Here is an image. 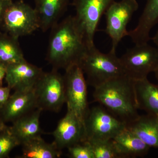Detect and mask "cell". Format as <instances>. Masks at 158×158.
Listing matches in <instances>:
<instances>
[{
    "mask_svg": "<svg viewBox=\"0 0 158 158\" xmlns=\"http://www.w3.org/2000/svg\"><path fill=\"white\" fill-rule=\"evenodd\" d=\"M51 29L46 60L52 69L65 70L79 65L88 47L74 16H68Z\"/></svg>",
    "mask_w": 158,
    "mask_h": 158,
    "instance_id": "obj_1",
    "label": "cell"
},
{
    "mask_svg": "<svg viewBox=\"0 0 158 158\" xmlns=\"http://www.w3.org/2000/svg\"><path fill=\"white\" fill-rule=\"evenodd\" d=\"M94 101L127 124L140 116L136 103L134 80L124 75L94 88Z\"/></svg>",
    "mask_w": 158,
    "mask_h": 158,
    "instance_id": "obj_2",
    "label": "cell"
},
{
    "mask_svg": "<svg viewBox=\"0 0 158 158\" xmlns=\"http://www.w3.org/2000/svg\"><path fill=\"white\" fill-rule=\"evenodd\" d=\"M79 65L86 76L87 83L94 88L111 79L127 75L116 51L111 49L104 53L95 45L88 48Z\"/></svg>",
    "mask_w": 158,
    "mask_h": 158,
    "instance_id": "obj_3",
    "label": "cell"
},
{
    "mask_svg": "<svg viewBox=\"0 0 158 158\" xmlns=\"http://www.w3.org/2000/svg\"><path fill=\"white\" fill-rule=\"evenodd\" d=\"M37 109L58 112L65 103L64 77L52 69L44 72L34 87Z\"/></svg>",
    "mask_w": 158,
    "mask_h": 158,
    "instance_id": "obj_4",
    "label": "cell"
},
{
    "mask_svg": "<svg viewBox=\"0 0 158 158\" xmlns=\"http://www.w3.org/2000/svg\"><path fill=\"white\" fill-rule=\"evenodd\" d=\"M63 77L67 110L74 113L85 125L90 110L85 74L80 65L76 64L65 69Z\"/></svg>",
    "mask_w": 158,
    "mask_h": 158,
    "instance_id": "obj_5",
    "label": "cell"
},
{
    "mask_svg": "<svg viewBox=\"0 0 158 158\" xmlns=\"http://www.w3.org/2000/svg\"><path fill=\"white\" fill-rule=\"evenodd\" d=\"M119 58L127 75L134 80L147 78L158 67V49L148 43L135 44Z\"/></svg>",
    "mask_w": 158,
    "mask_h": 158,
    "instance_id": "obj_6",
    "label": "cell"
},
{
    "mask_svg": "<svg viewBox=\"0 0 158 158\" xmlns=\"http://www.w3.org/2000/svg\"><path fill=\"white\" fill-rule=\"evenodd\" d=\"M115 0H73L75 18L88 48L95 45L94 35L101 18Z\"/></svg>",
    "mask_w": 158,
    "mask_h": 158,
    "instance_id": "obj_7",
    "label": "cell"
},
{
    "mask_svg": "<svg viewBox=\"0 0 158 158\" xmlns=\"http://www.w3.org/2000/svg\"><path fill=\"white\" fill-rule=\"evenodd\" d=\"M126 126L102 106H97L89 110L85 118L86 140L113 139Z\"/></svg>",
    "mask_w": 158,
    "mask_h": 158,
    "instance_id": "obj_8",
    "label": "cell"
},
{
    "mask_svg": "<svg viewBox=\"0 0 158 158\" xmlns=\"http://www.w3.org/2000/svg\"><path fill=\"white\" fill-rule=\"evenodd\" d=\"M2 25L8 34L17 39L30 35L40 27L35 8L23 1L12 3L6 11Z\"/></svg>",
    "mask_w": 158,
    "mask_h": 158,
    "instance_id": "obj_9",
    "label": "cell"
},
{
    "mask_svg": "<svg viewBox=\"0 0 158 158\" xmlns=\"http://www.w3.org/2000/svg\"><path fill=\"white\" fill-rule=\"evenodd\" d=\"M138 8L137 0H121L113 2L105 12L106 32L112 40L111 50L116 51L123 38L128 36V24Z\"/></svg>",
    "mask_w": 158,
    "mask_h": 158,
    "instance_id": "obj_10",
    "label": "cell"
},
{
    "mask_svg": "<svg viewBox=\"0 0 158 158\" xmlns=\"http://www.w3.org/2000/svg\"><path fill=\"white\" fill-rule=\"evenodd\" d=\"M52 135L54 143L61 151L86 140L85 125L74 113L68 110Z\"/></svg>",
    "mask_w": 158,
    "mask_h": 158,
    "instance_id": "obj_11",
    "label": "cell"
},
{
    "mask_svg": "<svg viewBox=\"0 0 158 158\" xmlns=\"http://www.w3.org/2000/svg\"><path fill=\"white\" fill-rule=\"evenodd\" d=\"M44 72L26 59L7 65L5 79L7 86L15 90L33 89Z\"/></svg>",
    "mask_w": 158,
    "mask_h": 158,
    "instance_id": "obj_12",
    "label": "cell"
},
{
    "mask_svg": "<svg viewBox=\"0 0 158 158\" xmlns=\"http://www.w3.org/2000/svg\"><path fill=\"white\" fill-rule=\"evenodd\" d=\"M36 109L37 101L34 88L15 90L0 111L4 122H13Z\"/></svg>",
    "mask_w": 158,
    "mask_h": 158,
    "instance_id": "obj_13",
    "label": "cell"
},
{
    "mask_svg": "<svg viewBox=\"0 0 158 158\" xmlns=\"http://www.w3.org/2000/svg\"><path fill=\"white\" fill-rule=\"evenodd\" d=\"M42 110L36 109L12 122L9 129L20 145L34 138L41 137L43 133L40 123Z\"/></svg>",
    "mask_w": 158,
    "mask_h": 158,
    "instance_id": "obj_14",
    "label": "cell"
},
{
    "mask_svg": "<svg viewBox=\"0 0 158 158\" xmlns=\"http://www.w3.org/2000/svg\"><path fill=\"white\" fill-rule=\"evenodd\" d=\"M158 24V0H147L143 12L136 27L128 31V36L135 44L148 43L151 37L150 33Z\"/></svg>",
    "mask_w": 158,
    "mask_h": 158,
    "instance_id": "obj_15",
    "label": "cell"
},
{
    "mask_svg": "<svg viewBox=\"0 0 158 158\" xmlns=\"http://www.w3.org/2000/svg\"><path fill=\"white\" fill-rule=\"evenodd\" d=\"M40 29L46 32L57 24L66 11L69 0H35Z\"/></svg>",
    "mask_w": 158,
    "mask_h": 158,
    "instance_id": "obj_16",
    "label": "cell"
},
{
    "mask_svg": "<svg viewBox=\"0 0 158 158\" xmlns=\"http://www.w3.org/2000/svg\"><path fill=\"white\" fill-rule=\"evenodd\" d=\"M113 140L120 158L144 156L151 148L127 127Z\"/></svg>",
    "mask_w": 158,
    "mask_h": 158,
    "instance_id": "obj_17",
    "label": "cell"
},
{
    "mask_svg": "<svg viewBox=\"0 0 158 158\" xmlns=\"http://www.w3.org/2000/svg\"><path fill=\"white\" fill-rule=\"evenodd\" d=\"M134 88L138 110L158 116V85L152 84L145 78L134 80Z\"/></svg>",
    "mask_w": 158,
    "mask_h": 158,
    "instance_id": "obj_18",
    "label": "cell"
},
{
    "mask_svg": "<svg viewBox=\"0 0 158 158\" xmlns=\"http://www.w3.org/2000/svg\"><path fill=\"white\" fill-rule=\"evenodd\" d=\"M126 127L150 147L158 148V116L149 114L140 116Z\"/></svg>",
    "mask_w": 158,
    "mask_h": 158,
    "instance_id": "obj_19",
    "label": "cell"
},
{
    "mask_svg": "<svg viewBox=\"0 0 158 158\" xmlns=\"http://www.w3.org/2000/svg\"><path fill=\"white\" fill-rule=\"evenodd\" d=\"M21 158H59L62 151L57 148L53 142L48 143L42 137L34 138L22 145Z\"/></svg>",
    "mask_w": 158,
    "mask_h": 158,
    "instance_id": "obj_20",
    "label": "cell"
},
{
    "mask_svg": "<svg viewBox=\"0 0 158 158\" xmlns=\"http://www.w3.org/2000/svg\"><path fill=\"white\" fill-rule=\"evenodd\" d=\"M25 59L18 39L0 31V62L8 65Z\"/></svg>",
    "mask_w": 158,
    "mask_h": 158,
    "instance_id": "obj_21",
    "label": "cell"
},
{
    "mask_svg": "<svg viewBox=\"0 0 158 158\" xmlns=\"http://www.w3.org/2000/svg\"><path fill=\"white\" fill-rule=\"evenodd\" d=\"M90 144L94 158H120L113 139L86 140Z\"/></svg>",
    "mask_w": 158,
    "mask_h": 158,
    "instance_id": "obj_22",
    "label": "cell"
},
{
    "mask_svg": "<svg viewBox=\"0 0 158 158\" xmlns=\"http://www.w3.org/2000/svg\"><path fill=\"white\" fill-rule=\"evenodd\" d=\"M19 145V142L10 131L9 127L0 132V158L8 157L11 151Z\"/></svg>",
    "mask_w": 158,
    "mask_h": 158,
    "instance_id": "obj_23",
    "label": "cell"
},
{
    "mask_svg": "<svg viewBox=\"0 0 158 158\" xmlns=\"http://www.w3.org/2000/svg\"><path fill=\"white\" fill-rule=\"evenodd\" d=\"M72 158H94L92 149L88 141H81L67 148Z\"/></svg>",
    "mask_w": 158,
    "mask_h": 158,
    "instance_id": "obj_24",
    "label": "cell"
},
{
    "mask_svg": "<svg viewBox=\"0 0 158 158\" xmlns=\"http://www.w3.org/2000/svg\"><path fill=\"white\" fill-rule=\"evenodd\" d=\"M11 90L8 86H0V110L2 109L9 99Z\"/></svg>",
    "mask_w": 158,
    "mask_h": 158,
    "instance_id": "obj_25",
    "label": "cell"
},
{
    "mask_svg": "<svg viewBox=\"0 0 158 158\" xmlns=\"http://www.w3.org/2000/svg\"><path fill=\"white\" fill-rule=\"evenodd\" d=\"M13 2L12 0H0V27L2 25L6 11Z\"/></svg>",
    "mask_w": 158,
    "mask_h": 158,
    "instance_id": "obj_26",
    "label": "cell"
},
{
    "mask_svg": "<svg viewBox=\"0 0 158 158\" xmlns=\"http://www.w3.org/2000/svg\"><path fill=\"white\" fill-rule=\"evenodd\" d=\"M7 64L0 62V84L2 83L3 79L5 78L7 71Z\"/></svg>",
    "mask_w": 158,
    "mask_h": 158,
    "instance_id": "obj_27",
    "label": "cell"
},
{
    "mask_svg": "<svg viewBox=\"0 0 158 158\" xmlns=\"http://www.w3.org/2000/svg\"><path fill=\"white\" fill-rule=\"evenodd\" d=\"M8 127H9L6 125L5 122L3 121L2 118H0V132L6 131L8 128Z\"/></svg>",
    "mask_w": 158,
    "mask_h": 158,
    "instance_id": "obj_28",
    "label": "cell"
},
{
    "mask_svg": "<svg viewBox=\"0 0 158 158\" xmlns=\"http://www.w3.org/2000/svg\"><path fill=\"white\" fill-rule=\"evenodd\" d=\"M151 39L152 40L154 43L155 44L156 46V47L158 49V30L157 31L155 35L152 38H151Z\"/></svg>",
    "mask_w": 158,
    "mask_h": 158,
    "instance_id": "obj_29",
    "label": "cell"
},
{
    "mask_svg": "<svg viewBox=\"0 0 158 158\" xmlns=\"http://www.w3.org/2000/svg\"><path fill=\"white\" fill-rule=\"evenodd\" d=\"M155 73L156 76V77L158 81V67L157 69L155 71Z\"/></svg>",
    "mask_w": 158,
    "mask_h": 158,
    "instance_id": "obj_30",
    "label": "cell"
},
{
    "mask_svg": "<svg viewBox=\"0 0 158 158\" xmlns=\"http://www.w3.org/2000/svg\"></svg>",
    "mask_w": 158,
    "mask_h": 158,
    "instance_id": "obj_31",
    "label": "cell"
}]
</instances>
